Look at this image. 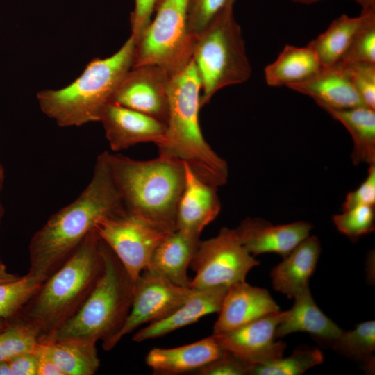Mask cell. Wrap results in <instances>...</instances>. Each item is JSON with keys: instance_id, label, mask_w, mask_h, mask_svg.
<instances>
[{"instance_id": "6da1fadb", "label": "cell", "mask_w": 375, "mask_h": 375, "mask_svg": "<svg viewBox=\"0 0 375 375\" xmlns=\"http://www.w3.org/2000/svg\"><path fill=\"white\" fill-rule=\"evenodd\" d=\"M125 210L114 183L108 151L98 155L92 178L78 197L53 214L31 237L30 274L49 278L73 254L103 216Z\"/></svg>"}, {"instance_id": "7a4b0ae2", "label": "cell", "mask_w": 375, "mask_h": 375, "mask_svg": "<svg viewBox=\"0 0 375 375\" xmlns=\"http://www.w3.org/2000/svg\"><path fill=\"white\" fill-rule=\"evenodd\" d=\"M103 267V242L94 229L44 281L15 318L33 327L38 333L39 340L50 336L81 308Z\"/></svg>"}, {"instance_id": "3957f363", "label": "cell", "mask_w": 375, "mask_h": 375, "mask_svg": "<svg viewBox=\"0 0 375 375\" xmlns=\"http://www.w3.org/2000/svg\"><path fill=\"white\" fill-rule=\"evenodd\" d=\"M110 170L126 211L162 228H176V213L184 188V162L164 153L137 160L108 152Z\"/></svg>"}, {"instance_id": "277c9868", "label": "cell", "mask_w": 375, "mask_h": 375, "mask_svg": "<svg viewBox=\"0 0 375 375\" xmlns=\"http://www.w3.org/2000/svg\"><path fill=\"white\" fill-rule=\"evenodd\" d=\"M201 80L192 60L171 76L165 139L159 153L185 162L203 181L217 188L228 178V167L204 139L199 124Z\"/></svg>"}, {"instance_id": "5b68a950", "label": "cell", "mask_w": 375, "mask_h": 375, "mask_svg": "<svg viewBox=\"0 0 375 375\" xmlns=\"http://www.w3.org/2000/svg\"><path fill=\"white\" fill-rule=\"evenodd\" d=\"M135 43L131 35L111 56L91 60L69 85L38 92L42 112L61 127L99 122L103 108L111 103L119 84L133 67Z\"/></svg>"}, {"instance_id": "8992f818", "label": "cell", "mask_w": 375, "mask_h": 375, "mask_svg": "<svg viewBox=\"0 0 375 375\" xmlns=\"http://www.w3.org/2000/svg\"><path fill=\"white\" fill-rule=\"evenodd\" d=\"M103 272L81 308L54 333L40 340H100L102 347L122 328L131 308L135 282L103 242Z\"/></svg>"}, {"instance_id": "52a82bcc", "label": "cell", "mask_w": 375, "mask_h": 375, "mask_svg": "<svg viewBox=\"0 0 375 375\" xmlns=\"http://www.w3.org/2000/svg\"><path fill=\"white\" fill-rule=\"evenodd\" d=\"M233 5L228 3L195 39L192 60L201 80V108L220 89L244 83L251 74Z\"/></svg>"}, {"instance_id": "ba28073f", "label": "cell", "mask_w": 375, "mask_h": 375, "mask_svg": "<svg viewBox=\"0 0 375 375\" xmlns=\"http://www.w3.org/2000/svg\"><path fill=\"white\" fill-rule=\"evenodd\" d=\"M188 1L157 0L154 19L135 43L133 67L157 65L172 76L190 62L196 38L188 27Z\"/></svg>"}, {"instance_id": "9c48e42d", "label": "cell", "mask_w": 375, "mask_h": 375, "mask_svg": "<svg viewBox=\"0 0 375 375\" xmlns=\"http://www.w3.org/2000/svg\"><path fill=\"white\" fill-rule=\"evenodd\" d=\"M259 264L242 245L235 228L224 227L216 236L199 240L190 265L195 272L190 286L197 290L228 288L245 281Z\"/></svg>"}, {"instance_id": "30bf717a", "label": "cell", "mask_w": 375, "mask_h": 375, "mask_svg": "<svg viewBox=\"0 0 375 375\" xmlns=\"http://www.w3.org/2000/svg\"><path fill=\"white\" fill-rule=\"evenodd\" d=\"M94 229L135 282L156 247L172 233L125 210L101 217Z\"/></svg>"}, {"instance_id": "8fae6325", "label": "cell", "mask_w": 375, "mask_h": 375, "mask_svg": "<svg viewBox=\"0 0 375 375\" xmlns=\"http://www.w3.org/2000/svg\"><path fill=\"white\" fill-rule=\"evenodd\" d=\"M194 289L178 285L165 277L144 269L135 283V292L130 312L119 331L103 346L110 351L125 335L144 324L167 316L183 304Z\"/></svg>"}, {"instance_id": "7c38bea8", "label": "cell", "mask_w": 375, "mask_h": 375, "mask_svg": "<svg viewBox=\"0 0 375 375\" xmlns=\"http://www.w3.org/2000/svg\"><path fill=\"white\" fill-rule=\"evenodd\" d=\"M171 76L152 65L131 67L119 84L111 103L138 111L167 124Z\"/></svg>"}, {"instance_id": "4fadbf2b", "label": "cell", "mask_w": 375, "mask_h": 375, "mask_svg": "<svg viewBox=\"0 0 375 375\" xmlns=\"http://www.w3.org/2000/svg\"><path fill=\"white\" fill-rule=\"evenodd\" d=\"M283 315V311L272 313L212 336L223 351L251 365L265 363L283 356L286 344L276 340V327Z\"/></svg>"}, {"instance_id": "5bb4252c", "label": "cell", "mask_w": 375, "mask_h": 375, "mask_svg": "<svg viewBox=\"0 0 375 375\" xmlns=\"http://www.w3.org/2000/svg\"><path fill=\"white\" fill-rule=\"evenodd\" d=\"M99 122L113 151L144 142L159 146L165 139V123L116 103H110L105 106Z\"/></svg>"}, {"instance_id": "9a60e30c", "label": "cell", "mask_w": 375, "mask_h": 375, "mask_svg": "<svg viewBox=\"0 0 375 375\" xmlns=\"http://www.w3.org/2000/svg\"><path fill=\"white\" fill-rule=\"evenodd\" d=\"M310 223L298 221L273 225L258 217H247L235 228L242 245L253 256L275 253L285 256L310 235Z\"/></svg>"}, {"instance_id": "2e32d148", "label": "cell", "mask_w": 375, "mask_h": 375, "mask_svg": "<svg viewBox=\"0 0 375 375\" xmlns=\"http://www.w3.org/2000/svg\"><path fill=\"white\" fill-rule=\"evenodd\" d=\"M280 311L269 292L245 281L230 285L226 290L213 333L228 331Z\"/></svg>"}, {"instance_id": "e0dca14e", "label": "cell", "mask_w": 375, "mask_h": 375, "mask_svg": "<svg viewBox=\"0 0 375 375\" xmlns=\"http://www.w3.org/2000/svg\"><path fill=\"white\" fill-rule=\"evenodd\" d=\"M184 165L185 180L177 208L176 228L200 236L221 210L218 188L201 180L185 162Z\"/></svg>"}, {"instance_id": "ac0fdd59", "label": "cell", "mask_w": 375, "mask_h": 375, "mask_svg": "<svg viewBox=\"0 0 375 375\" xmlns=\"http://www.w3.org/2000/svg\"><path fill=\"white\" fill-rule=\"evenodd\" d=\"M227 288L194 289L192 295L183 304L164 318L140 328L133 335L132 340L141 342L155 339L195 323L206 315L218 312Z\"/></svg>"}, {"instance_id": "d6986e66", "label": "cell", "mask_w": 375, "mask_h": 375, "mask_svg": "<svg viewBox=\"0 0 375 375\" xmlns=\"http://www.w3.org/2000/svg\"><path fill=\"white\" fill-rule=\"evenodd\" d=\"M321 251L318 238L308 236L272 269L274 289L288 298H294L310 289L309 279L315 270Z\"/></svg>"}, {"instance_id": "ffe728a7", "label": "cell", "mask_w": 375, "mask_h": 375, "mask_svg": "<svg viewBox=\"0 0 375 375\" xmlns=\"http://www.w3.org/2000/svg\"><path fill=\"white\" fill-rule=\"evenodd\" d=\"M288 88L310 97L323 109L365 106L346 71L338 66L323 67L310 78Z\"/></svg>"}, {"instance_id": "44dd1931", "label": "cell", "mask_w": 375, "mask_h": 375, "mask_svg": "<svg viewBox=\"0 0 375 375\" xmlns=\"http://www.w3.org/2000/svg\"><path fill=\"white\" fill-rule=\"evenodd\" d=\"M224 351L212 335L174 348H153L146 362L155 374H178L197 371L217 359Z\"/></svg>"}, {"instance_id": "7402d4cb", "label": "cell", "mask_w": 375, "mask_h": 375, "mask_svg": "<svg viewBox=\"0 0 375 375\" xmlns=\"http://www.w3.org/2000/svg\"><path fill=\"white\" fill-rule=\"evenodd\" d=\"M294 299L292 307L284 311L283 317L276 327V338L299 331L306 332L317 342L331 347L343 330L319 308L310 289Z\"/></svg>"}, {"instance_id": "603a6c76", "label": "cell", "mask_w": 375, "mask_h": 375, "mask_svg": "<svg viewBox=\"0 0 375 375\" xmlns=\"http://www.w3.org/2000/svg\"><path fill=\"white\" fill-rule=\"evenodd\" d=\"M199 238L178 229L170 233L156 247L144 269L160 274L178 285L190 288L188 269Z\"/></svg>"}, {"instance_id": "cb8c5ba5", "label": "cell", "mask_w": 375, "mask_h": 375, "mask_svg": "<svg viewBox=\"0 0 375 375\" xmlns=\"http://www.w3.org/2000/svg\"><path fill=\"white\" fill-rule=\"evenodd\" d=\"M322 68L319 58L310 47L288 44L277 58L266 66L265 78L268 85L289 87L310 78Z\"/></svg>"}, {"instance_id": "d4e9b609", "label": "cell", "mask_w": 375, "mask_h": 375, "mask_svg": "<svg viewBox=\"0 0 375 375\" xmlns=\"http://www.w3.org/2000/svg\"><path fill=\"white\" fill-rule=\"evenodd\" d=\"M324 110L340 122L351 135L353 143L351 158L353 165L375 164V110L366 106Z\"/></svg>"}, {"instance_id": "484cf974", "label": "cell", "mask_w": 375, "mask_h": 375, "mask_svg": "<svg viewBox=\"0 0 375 375\" xmlns=\"http://www.w3.org/2000/svg\"><path fill=\"white\" fill-rule=\"evenodd\" d=\"M64 375H93L99 366L95 342L80 339L40 340Z\"/></svg>"}, {"instance_id": "4316f807", "label": "cell", "mask_w": 375, "mask_h": 375, "mask_svg": "<svg viewBox=\"0 0 375 375\" xmlns=\"http://www.w3.org/2000/svg\"><path fill=\"white\" fill-rule=\"evenodd\" d=\"M365 18V11L352 17L342 15L333 20L325 32L309 42L323 67L335 66L350 46Z\"/></svg>"}, {"instance_id": "83f0119b", "label": "cell", "mask_w": 375, "mask_h": 375, "mask_svg": "<svg viewBox=\"0 0 375 375\" xmlns=\"http://www.w3.org/2000/svg\"><path fill=\"white\" fill-rule=\"evenodd\" d=\"M331 347L338 353L362 363L367 371L374 368L375 322L356 324L351 331H344L333 342Z\"/></svg>"}, {"instance_id": "f1b7e54d", "label": "cell", "mask_w": 375, "mask_h": 375, "mask_svg": "<svg viewBox=\"0 0 375 375\" xmlns=\"http://www.w3.org/2000/svg\"><path fill=\"white\" fill-rule=\"evenodd\" d=\"M45 280L28 272L15 281L0 283V319L15 317Z\"/></svg>"}, {"instance_id": "f546056e", "label": "cell", "mask_w": 375, "mask_h": 375, "mask_svg": "<svg viewBox=\"0 0 375 375\" xmlns=\"http://www.w3.org/2000/svg\"><path fill=\"white\" fill-rule=\"evenodd\" d=\"M323 361V353L318 349L300 348L288 357L283 356L265 363L253 365L251 375H300Z\"/></svg>"}, {"instance_id": "4dcf8cb0", "label": "cell", "mask_w": 375, "mask_h": 375, "mask_svg": "<svg viewBox=\"0 0 375 375\" xmlns=\"http://www.w3.org/2000/svg\"><path fill=\"white\" fill-rule=\"evenodd\" d=\"M39 342L38 333L26 322L15 317L0 331V362H8L25 352H33Z\"/></svg>"}, {"instance_id": "1f68e13d", "label": "cell", "mask_w": 375, "mask_h": 375, "mask_svg": "<svg viewBox=\"0 0 375 375\" xmlns=\"http://www.w3.org/2000/svg\"><path fill=\"white\" fill-rule=\"evenodd\" d=\"M362 10L365 11V20L337 66L375 64V8Z\"/></svg>"}, {"instance_id": "d6a6232c", "label": "cell", "mask_w": 375, "mask_h": 375, "mask_svg": "<svg viewBox=\"0 0 375 375\" xmlns=\"http://www.w3.org/2000/svg\"><path fill=\"white\" fill-rule=\"evenodd\" d=\"M338 230L352 240L372 232L375 228L374 206H357L333 216Z\"/></svg>"}, {"instance_id": "836d02e7", "label": "cell", "mask_w": 375, "mask_h": 375, "mask_svg": "<svg viewBox=\"0 0 375 375\" xmlns=\"http://www.w3.org/2000/svg\"><path fill=\"white\" fill-rule=\"evenodd\" d=\"M230 2V0H188L187 20L190 34L196 38Z\"/></svg>"}, {"instance_id": "e575fe53", "label": "cell", "mask_w": 375, "mask_h": 375, "mask_svg": "<svg viewBox=\"0 0 375 375\" xmlns=\"http://www.w3.org/2000/svg\"><path fill=\"white\" fill-rule=\"evenodd\" d=\"M338 67L346 71L364 104L375 110V64L352 63Z\"/></svg>"}, {"instance_id": "d590c367", "label": "cell", "mask_w": 375, "mask_h": 375, "mask_svg": "<svg viewBox=\"0 0 375 375\" xmlns=\"http://www.w3.org/2000/svg\"><path fill=\"white\" fill-rule=\"evenodd\" d=\"M253 365L234 354L224 351L217 359L201 367L196 372L199 375H251Z\"/></svg>"}, {"instance_id": "8d00e7d4", "label": "cell", "mask_w": 375, "mask_h": 375, "mask_svg": "<svg viewBox=\"0 0 375 375\" xmlns=\"http://www.w3.org/2000/svg\"><path fill=\"white\" fill-rule=\"evenodd\" d=\"M375 205V164L369 165L364 181L353 191L347 194L342 203V210L357 206Z\"/></svg>"}, {"instance_id": "74e56055", "label": "cell", "mask_w": 375, "mask_h": 375, "mask_svg": "<svg viewBox=\"0 0 375 375\" xmlns=\"http://www.w3.org/2000/svg\"><path fill=\"white\" fill-rule=\"evenodd\" d=\"M157 0H135V7L131 14V35L137 42L151 20Z\"/></svg>"}, {"instance_id": "f35d334b", "label": "cell", "mask_w": 375, "mask_h": 375, "mask_svg": "<svg viewBox=\"0 0 375 375\" xmlns=\"http://www.w3.org/2000/svg\"><path fill=\"white\" fill-rule=\"evenodd\" d=\"M8 362L12 375H37V359L34 351L21 353Z\"/></svg>"}, {"instance_id": "ab89813d", "label": "cell", "mask_w": 375, "mask_h": 375, "mask_svg": "<svg viewBox=\"0 0 375 375\" xmlns=\"http://www.w3.org/2000/svg\"><path fill=\"white\" fill-rule=\"evenodd\" d=\"M34 353L37 359V375H64L43 342L40 341Z\"/></svg>"}, {"instance_id": "60d3db41", "label": "cell", "mask_w": 375, "mask_h": 375, "mask_svg": "<svg viewBox=\"0 0 375 375\" xmlns=\"http://www.w3.org/2000/svg\"><path fill=\"white\" fill-rule=\"evenodd\" d=\"M19 276L9 272L6 265L0 259V283L15 281Z\"/></svg>"}, {"instance_id": "b9f144b4", "label": "cell", "mask_w": 375, "mask_h": 375, "mask_svg": "<svg viewBox=\"0 0 375 375\" xmlns=\"http://www.w3.org/2000/svg\"><path fill=\"white\" fill-rule=\"evenodd\" d=\"M297 3H303V4H310L315 2H317L321 0H292ZM358 3L361 7L362 9H368L375 8V0H353Z\"/></svg>"}, {"instance_id": "7bdbcfd3", "label": "cell", "mask_w": 375, "mask_h": 375, "mask_svg": "<svg viewBox=\"0 0 375 375\" xmlns=\"http://www.w3.org/2000/svg\"><path fill=\"white\" fill-rule=\"evenodd\" d=\"M5 178V172L3 165L0 163V197L1 192L3 189V182ZM4 215V208L1 202L0 199V226L1 224V221Z\"/></svg>"}, {"instance_id": "ee69618b", "label": "cell", "mask_w": 375, "mask_h": 375, "mask_svg": "<svg viewBox=\"0 0 375 375\" xmlns=\"http://www.w3.org/2000/svg\"><path fill=\"white\" fill-rule=\"evenodd\" d=\"M0 375H12L8 362H0Z\"/></svg>"}, {"instance_id": "f6af8a7d", "label": "cell", "mask_w": 375, "mask_h": 375, "mask_svg": "<svg viewBox=\"0 0 375 375\" xmlns=\"http://www.w3.org/2000/svg\"><path fill=\"white\" fill-rule=\"evenodd\" d=\"M8 322H6V320L1 319H0V331L3 329H4L6 326L8 325Z\"/></svg>"}, {"instance_id": "bcb514c9", "label": "cell", "mask_w": 375, "mask_h": 375, "mask_svg": "<svg viewBox=\"0 0 375 375\" xmlns=\"http://www.w3.org/2000/svg\"><path fill=\"white\" fill-rule=\"evenodd\" d=\"M231 2H232L233 3H235V2L236 1V0H230Z\"/></svg>"}]
</instances>
